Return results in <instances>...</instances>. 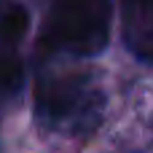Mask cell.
Listing matches in <instances>:
<instances>
[{"instance_id":"obj_1","label":"cell","mask_w":153,"mask_h":153,"mask_svg":"<svg viewBox=\"0 0 153 153\" xmlns=\"http://www.w3.org/2000/svg\"><path fill=\"white\" fill-rule=\"evenodd\" d=\"M110 0H51L43 40L51 48H62L75 56H94L110 43Z\"/></svg>"},{"instance_id":"obj_2","label":"cell","mask_w":153,"mask_h":153,"mask_svg":"<svg viewBox=\"0 0 153 153\" xmlns=\"http://www.w3.org/2000/svg\"><path fill=\"white\" fill-rule=\"evenodd\" d=\"M102 97L89 75H46L35 83V113L48 126L94 129Z\"/></svg>"},{"instance_id":"obj_3","label":"cell","mask_w":153,"mask_h":153,"mask_svg":"<svg viewBox=\"0 0 153 153\" xmlns=\"http://www.w3.org/2000/svg\"><path fill=\"white\" fill-rule=\"evenodd\" d=\"M121 35L140 62L153 65V0H121Z\"/></svg>"},{"instance_id":"obj_4","label":"cell","mask_w":153,"mask_h":153,"mask_svg":"<svg viewBox=\"0 0 153 153\" xmlns=\"http://www.w3.org/2000/svg\"><path fill=\"white\" fill-rule=\"evenodd\" d=\"M27 27H30V13H27L24 5L11 3V5H5L0 11V38L3 40H8V43L19 40L27 32Z\"/></svg>"},{"instance_id":"obj_5","label":"cell","mask_w":153,"mask_h":153,"mask_svg":"<svg viewBox=\"0 0 153 153\" xmlns=\"http://www.w3.org/2000/svg\"><path fill=\"white\" fill-rule=\"evenodd\" d=\"M24 83V67L22 59L13 54H0V100L8 94H16Z\"/></svg>"}]
</instances>
